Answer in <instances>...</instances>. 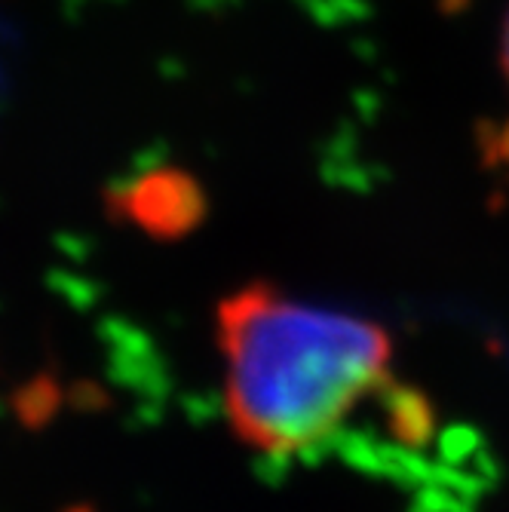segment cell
<instances>
[{
  "mask_svg": "<svg viewBox=\"0 0 509 512\" xmlns=\"http://www.w3.org/2000/svg\"><path fill=\"white\" fill-rule=\"evenodd\" d=\"M503 68L509 74V22H506V31H503Z\"/></svg>",
  "mask_w": 509,
  "mask_h": 512,
  "instance_id": "3",
  "label": "cell"
},
{
  "mask_svg": "<svg viewBox=\"0 0 509 512\" xmlns=\"http://www.w3.org/2000/svg\"><path fill=\"white\" fill-rule=\"evenodd\" d=\"M129 209L142 224L175 234V230H181L200 215V200L191 181L175 175H157L142 181L132 191Z\"/></svg>",
  "mask_w": 509,
  "mask_h": 512,
  "instance_id": "2",
  "label": "cell"
},
{
  "mask_svg": "<svg viewBox=\"0 0 509 512\" xmlns=\"http://www.w3.org/2000/svg\"><path fill=\"white\" fill-rule=\"evenodd\" d=\"M227 414L237 436L270 454L326 442L387 384L393 344L353 313L246 286L218 307Z\"/></svg>",
  "mask_w": 509,
  "mask_h": 512,
  "instance_id": "1",
  "label": "cell"
}]
</instances>
